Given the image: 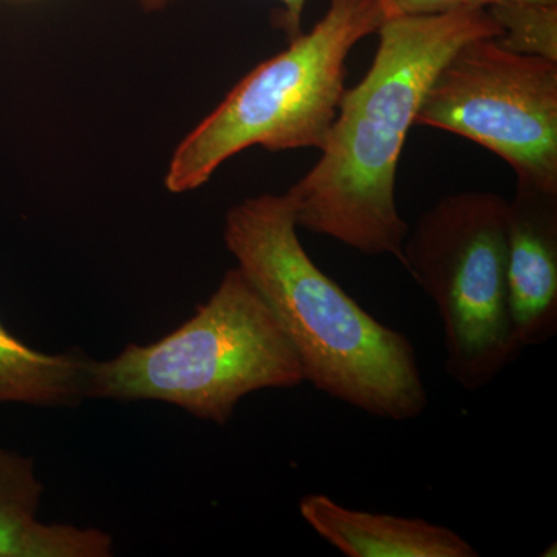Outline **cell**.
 I'll return each instance as SVG.
<instances>
[{
    "label": "cell",
    "instance_id": "obj_6",
    "mask_svg": "<svg viewBox=\"0 0 557 557\" xmlns=\"http://www.w3.org/2000/svg\"><path fill=\"white\" fill-rule=\"evenodd\" d=\"M416 126L460 135L507 161L519 182L557 190V62L469 40L445 62Z\"/></svg>",
    "mask_w": 557,
    "mask_h": 557
},
{
    "label": "cell",
    "instance_id": "obj_9",
    "mask_svg": "<svg viewBox=\"0 0 557 557\" xmlns=\"http://www.w3.org/2000/svg\"><path fill=\"white\" fill-rule=\"evenodd\" d=\"M42 496L35 461L0 448V557L113 555V539L106 531L39 522Z\"/></svg>",
    "mask_w": 557,
    "mask_h": 557
},
{
    "label": "cell",
    "instance_id": "obj_11",
    "mask_svg": "<svg viewBox=\"0 0 557 557\" xmlns=\"http://www.w3.org/2000/svg\"><path fill=\"white\" fill-rule=\"evenodd\" d=\"M500 27L502 49L557 62V3H500L487 9Z\"/></svg>",
    "mask_w": 557,
    "mask_h": 557
},
{
    "label": "cell",
    "instance_id": "obj_10",
    "mask_svg": "<svg viewBox=\"0 0 557 557\" xmlns=\"http://www.w3.org/2000/svg\"><path fill=\"white\" fill-rule=\"evenodd\" d=\"M91 359L78 351L44 354L0 322V405L67 408L89 398Z\"/></svg>",
    "mask_w": 557,
    "mask_h": 557
},
{
    "label": "cell",
    "instance_id": "obj_13",
    "mask_svg": "<svg viewBox=\"0 0 557 557\" xmlns=\"http://www.w3.org/2000/svg\"><path fill=\"white\" fill-rule=\"evenodd\" d=\"M168 0H143L146 10L153 11L164 7ZM284 5L281 16V27L287 32L288 39H295L302 33V16L309 0H278Z\"/></svg>",
    "mask_w": 557,
    "mask_h": 557
},
{
    "label": "cell",
    "instance_id": "obj_1",
    "mask_svg": "<svg viewBox=\"0 0 557 557\" xmlns=\"http://www.w3.org/2000/svg\"><path fill=\"white\" fill-rule=\"evenodd\" d=\"M500 33L487 9L384 22L372 65L344 91L321 157L285 193L298 228L403 263L410 228L395 189L410 127L445 62L469 40Z\"/></svg>",
    "mask_w": 557,
    "mask_h": 557
},
{
    "label": "cell",
    "instance_id": "obj_14",
    "mask_svg": "<svg viewBox=\"0 0 557 557\" xmlns=\"http://www.w3.org/2000/svg\"><path fill=\"white\" fill-rule=\"evenodd\" d=\"M557 3V0H468L467 9H490L500 3Z\"/></svg>",
    "mask_w": 557,
    "mask_h": 557
},
{
    "label": "cell",
    "instance_id": "obj_4",
    "mask_svg": "<svg viewBox=\"0 0 557 557\" xmlns=\"http://www.w3.org/2000/svg\"><path fill=\"white\" fill-rule=\"evenodd\" d=\"M380 0H330L310 32L262 62L180 143L166 172L174 194L203 186L252 146L269 152L324 148L346 91L347 58L386 22Z\"/></svg>",
    "mask_w": 557,
    "mask_h": 557
},
{
    "label": "cell",
    "instance_id": "obj_3",
    "mask_svg": "<svg viewBox=\"0 0 557 557\" xmlns=\"http://www.w3.org/2000/svg\"><path fill=\"white\" fill-rule=\"evenodd\" d=\"M306 383L295 348L237 267L177 330L89 364V398L161 401L225 426L242 398Z\"/></svg>",
    "mask_w": 557,
    "mask_h": 557
},
{
    "label": "cell",
    "instance_id": "obj_7",
    "mask_svg": "<svg viewBox=\"0 0 557 557\" xmlns=\"http://www.w3.org/2000/svg\"><path fill=\"white\" fill-rule=\"evenodd\" d=\"M509 313L522 348L541 346L557 332V190L516 183L508 200Z\"/></svg>",
    "mask_w": 557,
    "mask_h": 557
},
{
    "label": "cell",
    "instance_id": "obj_2",
    "mask_svg": "<svg viewBox=\"0 0 557 557\" xmlns=\"http://www.w3.org/2000/svg\"><path fill=\"white\" fill-rule=\"evenodd\" d=\"M298 230L287 194H262L230 209L223 239L295 348L304 380L368 416H423L429 395L413 344L319 269Z\"/></svg>",
    "mask_w": 557,
    "mask_h": 557
},
{
    "label": "cell",
    "instance_id": "obj_8",
    "mask_svg": "<svg viewBox=\"0 0 557 557\" xmlns=\"http://www.w3.org/2000/svg\"><path fill=\"white\" fill-rule=\"evenodd\" d=\"M302 519L348 557H478L479 552L450 528L428 520L344 507L324 494L299 502Z\"/></svg>",
    "mask_w": 557,
    "mask_h": 557
},
{
    "label": "cell",
    "instance_id": "obj_12",
    "mask_svg": "<svg viewBox=\"0 0 557 557\" xmlns=\"http://www.w3.org/2000/svg\"><path fill=\"white\" fill-rule=\"evenodd\" d=\"M468 0H380L386 20L406 16H432L467 9Z\"/></svg>",
    "mask_w": 557,
    "mask_h": 557
},
{
    "label": "cell",
    "instance_id": "obj_5",
    "mask_svg": "<svg viewBox=\"0 0 557 557\" xmlns=\"http://www.w3.org/2000/svg\"><path fill=\"white\" fill-rule=\"evenodd\" d=\"M508 200L467 190L437 201L409 231L401 265L434 302L449 379L482 391L520 351L509 313Z\"/></svg>",
    "mask_w": 557,
    "mask_h": 557
}]
</instances>
